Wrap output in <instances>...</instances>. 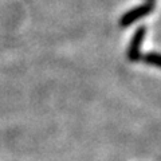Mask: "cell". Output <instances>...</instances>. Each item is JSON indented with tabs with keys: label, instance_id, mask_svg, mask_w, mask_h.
<instances>
[{
	"label": "cell",
	"instance_id": "7a4b0ae2",
	"mask_svg": "<svg viewBox=\"0 0 161 161\" xmlns=\"http://www.w3.org/2000/svg\"><path fill=\"white\" fill-rule=\"evenodd\" d=\"M145 34H147V27H144V26H140L136 30L133 38L129 43L128 51H126V58L130 62H138L141 59V55H142L141 54V46H142Z\"/></svg>",
	"mask_w": 161,
	"mask_h": 161
},
{
	"label": "cell",
	"instance_id": "6da1fadb",
	"mask_svg": "<svg viewBox=\"0 0 161 161\" xmlns=\"http://www.w3.org/2000/svg\"><path fill=\"white\" fill-rule=\"evenodd\" d=\"M154 9V4L152 3H145V4H141L138 7H134L132 8L130 11H126L119 19V26L122 28H126L129 26H132L134 22H137L138 19L147 16V15L152 14Z\"/></svg>",
	"mask_w": 161,
	"mask_h": 161
},
{
	"label": "cell",
	"instance_id": "277c9868",
	"mask_svg": "<svg viewBox=\"0 0 161 161\" xmlns=\"http://www.w3.org/2000/svg\"><path fill=\"white\" fill-rule=\"evenodd\" d=\"M147 3H152V4H156V0H147Z\"/></svg>",
	"mask_w": 161,
	"mask_h": 161
},
{
	"label": "cell",
	"instance_id": "3957f363",
	"mask_svg": "<svg viewBox=\"0 0 161 161\" xmlns=\"http://www.w3.org/2000/svg\"><path fill=\"white\" fill-rule=\"evenodd\" d=\"M144 63H147L148 66H154V67H158L161 69V53H147L144 55H141V59Z\"/></svg>",
	"mask_w": 161,
	"mask_h": 161
}]
</instances>
